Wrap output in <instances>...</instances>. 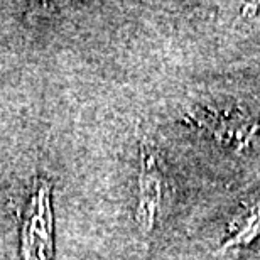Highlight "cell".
Returning <instances> with one entry per match:
<instances>
[{"mask_svg": "<svg viewBox=\"0 0 260 260\" xmlns=\"http://www.w3.org/2000/svg\"><path fill=\"white\" fill-rule=\"evenodd\" d=\"M20 255L22 260H53V210L51 183L36 178L19 206Z\"/></svg>", "mask_w": 260, "mask_h": 260, "instance_id": "cell-1", "label": "cell"}, {"mask_svg": "<svg viewBox=\"0 0 260 260\" xmlns=\"http://www.w3.org/2000/svg\"><path fill=\"white\" fill-rule=\"evenodd\" d=\"M168 181L155 150L147 144L140 147V174H139V201L135 210V221L144 233H149L162 216Z\"/></svg>", "mask_w": 260, "mask_h": 260, "instance_id": "cell-2", "label": "cell"}]
</instances>
